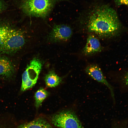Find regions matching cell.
Listing matches in <instances>:
<instances>
[{
  "mask_svg": "<svg viewBox=\"0 0 128 128\" xmlns=\"http://www.w3.org/2000/svg\"><path fill=\"white\" fill-rule=\"evenodd\" d=\"M13 27L9 21L0 20V50L8 34Z\"/></svg>",
  "mask_w": 128,
  "mask_h": 128,
  "instance_id": "11",
  "label": "cell"
},
{
  "mask_svg": "<svg viewBox=\"0 0 128 128\" xmlns=\"http://www.w3.org/2000/svg\"><path fill=\"white\" fill-rule=\"evenodd\" d=\"M16 72L15 65L9 58L0 56V79L10 82L15 79Z\"/></svg>",
  "mask_w": 128,
  "mask_h": 128,
  "instance_id": "8",
  "label": "cell"
},
{
  "mask_svg": "<svg viewBox=\"0 0 128 128\" xmlns=\"http://www.w3.org/2000/svg\"><path fill=\"white\" fill-rule=\"evenodd\" d=\"M7 4L2 0H0V13L5 10L7 8Z\"/></svg>",
  "mask_w": 128,
  "mask_h": 128,
  "instance_id": "14",
  "label": "cell"
},
{
  "mask_svg": "<svg viewBox=\"0 0 128 128\" xmlns=\"http://www.w3.org/2000/svg\"><path fill=\"white\" fill-rule=\"evenodd\" d=\"M52 123L59 128H84L74 111L67 110L54 115Z\"/></svg>",
  "mask_w": 128,
  "mask_h": 128,
  "instance_id": "5",
  "label": "cell"
},
{
  "mask_svg": "<svg viewBox=\"0 0 128 128\" xmlns=\"http://www.w3.org/2000/svg\"><path fill=\"white\" fill-rule=\"evenodd\" d=\"M42 64L38 58H34L27 66L22 76L21 91L23 92L34 86L41 69Z\"/></svg>",
  "mask_w": 128,
  "mask_h": 128,
  "instance_id": "4",
  "label": "cell"
},
{
  "mask_svg": "<svg viewBox=\"0 0 128 128\" xmlns=\"http://www.w3.org/2000/svg\"><path fill=\"white\" fill-rule=\"evenodd\" d=\"M18 128H52L45 119L39 118L30 122L23 124Z\"/></svg>",
  "mask_w": 128,
  "mask_h": 128,
  "instance_id": "10",
  "label": "cell"
},
{
  "mask_svg": "<svg viewBox=\"0 0 128 128\" xmlns=\"http://www.w3.org/2000/svg\"><path fill=\"white\" fill-rule=\"evenodd\" d=\"M118 5H124L128 6V0H116Z\"/></svg>",
  "mask_w": 128,
  "mask_h": 128,
  "instance_id": "15",
  "label": "cell"
},
{
  "mask_svg": "<svg viewBox=\"0 0 128 128\" xmlns=\"http://www.w3.org/2000/svg\"><path fill=\"white\" fill-rule=\"evenodd\" d=\"M45 81L46 86L54 87L58 86L62 82V78L53 71L50 72L45 76Z\"/></svg>",
  "mask_w": 128,
  "mask_h": 128,
  "instance_id": "12",
  "label": "cell"
},
{
  "mask_svg": "<svg viewBox=\"0 0 128 128\" xmlns=\"http://www.w3.org/2000/svg\"><path fill=\"white\" fill-rule=\"evenodd\" d=\"M73 31L71 28L66 24H60L55 26L48 37L49 41L52 42L65 41L71 37Z\"/></svg>",
  "mask_w": 128,
  "mask_h": 128,
  "instance_id": "7",
  "label": "cell"
},
{
  "mask_svg": "<svg viewBox=\"0 0 128 128\" xmlns=\"http://www.w3.org/2000/svg\"><path fill=\"white\" fill-rule=\"evenodd\" d=\"M86 19L87 31L101 38L117 35L122 25L115 11L106 5L96 6L90 11Z\"/></svg>",
  "mask_w": 128,
  "mask_h": 128,
  "instance_id": "1",
  "label": "cell"
},
{
  "mask_svg": "<svg viewBox=\"0 0 128 128\" xmlns=\"http://www.w3.org/2000/svg\"><path fill=\"white\" fill-rule=\"evenodd\" d=\"M123 82L126 85L128 86V72H127L124 76Z\"/></svg>",
  "mask_w": 128,
  "mask_h": 128,
  "instance_id": "16",
  "label": "cell"
},
{
  "mask_svg": "<svg viewBox=\"0 0 128 128\" xmlns=\"http://www.w3.org/2000/svg\"><path fill=\"white\" fill-rule=\"evenodd\" d=\"M84 71L86 74L92 79L106 86L110 90L112 97L114 101L113 87L106 80L98 64L94 63H89L84 67Z\"/></svg>",
  "mask_w": 128,
  "mask_h": 128,
  "instance_id": "6",
  "label": "cell"
},
{
  "mask_svg": "<svg viewBox=\"0 0 128 128\" xmlns=\"http://www.w3.org/2000/svg\"><path fill=\"white\" fill-rule=\"evenodd\" d=\"M48 95V91L43 88H40L36 92L34 95L35 105L37 108L41 105L43 101Z\"/></svg>",
  "mask_w": 128,
  "mask_h": 128,
  "instance_id": "13",
  "label": "cell"
},
{
  "mask_svg": "<svg viewBox=\"0 0 128 128\" xmlns=\"http://www.w3.org/2000/svg\"><path fill=\"white\" fill-rule=\"evenodd\" d=\"M24 32L13 27L6 38L0 50V54L11 55L20 50L26 42Z\"/></svg>",
  "mask_w": 128,
  "mask_h": 128,
  "instance_id": "3",
  "label": "cell"
},
{
  "mask_svg": "<svg viewBox=\"0 0 128 128\" xmlns=\"http://www.w3.org/2000/svg\"><path fill=\"white\" fill-rule=\"evenodd\" d=\"M55 0H22L20 7L26 15L44 18L49 14Z\"/></svg>",
  "mask_w": 128,
  "mask_h": 128,
  "instance_id": "2",
  "label": "cell"
},
{
  "mask_svg": "<svg viewBox=\"0 0 128 128\" xmlns=\"http://www.w3.org/2000/svg\"><path fill=\"white\" fill-rule=\"evenodd\" d=\"M102 50V47L99 41L95 35L91 34L88 37L86 45L82 50L84 56H92Z\"/></svg>",
  "mask_w": 128,
  "mask_h": 128,
  "instance_id": "9",
  "label": "cell"
}]
</instances>
